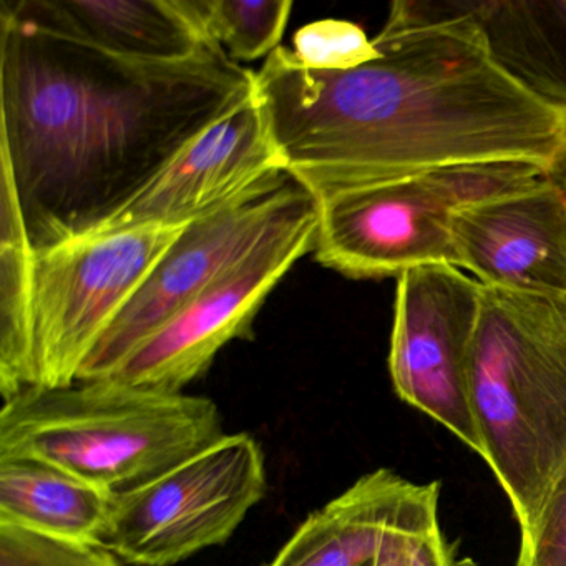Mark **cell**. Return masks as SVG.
<instances>
[{
  "label": "cell",
  "mask_w": 566,
  "mask_h": 566,
  "mask_svg": "<svg viewBox=\"0 0 566 566\" xmlns=\"http://www.w3.org/2000/svg\"><path fill=\"white\" fill-rule=\"evenodd\" d=\"M439 482L422 485L402 518L386 533L376 556L366 566H412L420 536L439 523Z\"/></svg>",
  "instance_id": "obj_22"
},
{
  "label": "cell",
  "mask_w": 566,
  "mask_h": 566,
  "mask_svg": "<svg viewBox=\"0 0 566 566\" xmlns=\"http://www.w3.org/2000/svg\"><path fill=\"white\" fill-rule=\"evenodd\" d=\"M549 177L522 161L455 165L336 195L317 203L314 258L350 280H382L423 264L455 266L460 208Z\"/></svg>",
  "instance_id": "obj_5"
},
{
  "label": "cell",
  "mask_w": 566,
  "mask_h": 566,
  "mask_svg": "<svg viewBox=\"0 0 566 566\" xmlns=\"http://www.w3.org/2000/svg\"><path fill=\"white\" fill-rule=\"evenodd\" d=\"M291 51L304 67L324 72L353 71L379 57L359 25L336 19L303 25L294 34Z\"/></svg>",
  "instance_id": "obj_19"
},
{
  "label": "cell",
  "mask_w": 566,
  "mask_h": 566,
  "mask_svg": "<svg viewBox=\"0 0 566 566\" xmlns=\"http://www.w3.org/2000/svg\"><path fill=\"white\" fill-rule=\"evenodd\" d=\"M0 394L11 399L25 389L29 297L34 247L14 185L0 174Z\"/></svg>",
  "instance_id": "obj_17"
},
{
  "label": "cell",
  "mask_w": 566,
  "mask_h": 566,
  "mask_svg": "<svg viewBox=\"0 0 566 566\" xmlns=\"http://www.w3.org/2000/svg\"><path fill=\"white\" fill-rule=\"evenodd\" d=\"M256 72L210 42L138 62L0 8V171L34 250L94 233L187 145L254 97Z\"/></svg>",
  "instance_id": "obj_2"
},
{
  "label": "cell",
  "mask_w": 566,
  "mask_h": 566,
  "mask_svg": "<svg viewBox=\"0 0 566 566\" xmlns=\"http://www.w3.org/2000/svg\"><path fill=\"white\" fill-rule=\"evenodd\" d=\"M284 174L283 158L254 94L187 145L140 193L88 237L187 227Z\"/></svg>",
  "instance_id": "obj_11"
},
{
  "label": "cell",
  "mask_w": 566,
  "mask_h": 566,
  "mask_svg": "<svg viewBox=\"0 0 566 566\" xmlns=\"http://www.w3.org/2000/svg\"><path fill=\"white\" fill-rule=\"evenodd\" d=\"M98 543L71 542L0 523V566H125Z\"/></svg>",
  "instance_id": "obj_20"
},
{
  "label": "cell",
  "mask_w": 566,
  "mask_h": 566,
  "mask_svg": "<svg viewBox=\"0 0 566 566\" xmlns=\"http://www.w3.org/2000/svg\"><path fill=\"white\" fill-rule=\"evenodd\" d=\"M353 71L276 49L254 94L286 174L316 200L455 165L522 161L559 177L566 108L510 77L457 2H394Z\"/></svg>",
  "instance_id": "obj_1"
},
{
  "label": "cell",
  "mask_w": 566,
  "mask_h": 566,
  "mask_svg": "<svg viewBox=\"0 0 566 566\" xmlns=\"http://www.w3.org/2000/svg\"><path fill=\"white\" fill-rule=\"evenodd\" d=\"M518 566H566V472L546 496L533 528L520 539Z\"/></svg>",
  "instance_id": "obj_21"
},
{
  "label": "cell",
  "mask_w": 566,
  "mask_h": 566,
  "mask_svg": "<svg viewBox=\"0 0 566 566\" xmlns=\"http://www.w3.org/2000/svg\"><path fill=\"white\" fill-rule=\"evenodd\" d=\"M420 489L389 469L366 473L314 510L268 566H366Z\"/></svg>",
  "instance_id": "obj_14"
},
{
  "label": "cell",
  "mask_w": 566,
  "mask_h": 566,
  "mask_svg": "<svg viewBox=\"0 0 566 566\" xmlns=\"http://www.w3.org/2000/svg\"><path fill=\"white\" fill-rule=\"evenodd\" d=\"M185 228H138L35 250L25 389L77 382L105 331Z\"/></svg>",
  "instance_id": "obj_6"
},
{
  "label": "cell",
  "mask_w": 566,
  "mask_h": 566,
  "mask_svg": "<svg viewBox=\"0 0 566 566\" xmlns=\"http://www.w3.org/2000/svg\"><path fill=\"white\" fill-rule=\"evenodd\" d=\"M42 28L108 54L138 62H178L197 55L205 35L190 0H8Z\"/></svg>",
  "instance_id": "obj_13"
},
{
  "label": "cell",
  "mask_w": 566,
  "mask_h": 566,
  "mask_svg": "<svg viewBox=\"0 0 566 566\" xmlns=\"http://www.w3.org/2000/svg\"><path fill=\"white\" fill-rule=\"evenodd\" d=\"M190 6L205 35L237 64L268 59L280 49L293 11L290 0H190Z\"/></svg>",
  "instance_id": "obj_18"
},
{
  "label": "cell",
  "mask_w": 566,
  "mask_h": 566,
  "mask_svg": "<svg viewBox=\"0 0 566 566\" xmlns=\"http://www.w3.org/2000/svg\"><path fill=\"white\" fill-rule=\"evenodd\" d=\"M483 286L449 263L397 277L389 373L397 396L482 455L469 392V363Z\"/></svg>",
  "instance_id": "obj_10"
},
{
  "label": "cell",
  "mask_w": 566,
  "mask_h": 566,
  "mask_svg": "<svg viewBox=\"0 0 566 566\" xmlns=\"http://www.w3.org/2000/svg\"><path fill=\"white\" fill-rule=\"evenodd\" d=\"M266 490L258 440L224 433L164 475L115 493L101 545L134 566L178 565L227 543Z\"/></svg>",
  "instance_id": "obj_7"
},
{
  "label": "cell",
  "mask_w": 566,
  "mask_h": 566,
  "mask_svg": "<svg viewBox=\"0 0 566 566\" xmlns=\"http://www.w3.org/2000/svg\"><path fill=\"white\" fill-rule=\"evenodd\" d=\"M307 197L311 195L284 174L187 224L105 331L77 380L114 377L135 350L184 313Z\"/></svg>",
  "instance_id": "obj_8"
},
{
  "label": "cell",
  "mask_w": 566,
  "mask_h": 566,
  "mask_svg": "<svg viewBox=\"0 0 566 566\" xmlns=\"http://www.w3.org/2000/svg\"><path fill=\"white\" fill-rule=\"evenodd\" d=\"M455 266L485 287L566 296V190L542 177L452 218Z\"/></svg>",
  "instance_id": "obj_12"
},
{
  "label": "cell",
  "mask_w": 566,
  "mask_h": 566,
  "mask_svg": "<svg viewBox=\"0 0 566 566\" xmlns=\"http://www.w3.org/2000/svg\"><path fill=\"white\" fill-rule=\"evenodd\" d=\"M562 181H563V185H565V190H566V168H565V171H563V174H562Z\"/></svg>",
  "instance_id": "obj_24"
},
{
  "label": "cell",
  "mask_w": 566,
  "mask_h": 566,
  "mask_svg": "<svg viewBox=\"0 0 566 566\" xmlns=\"http://www.w3.org/2000/svg\"><path fill=\"white\" fill-rule=\"evenodd\" d=\"M316 234L317 203L307 197L108 379L185 392L227 344L250 339L264 301L301 258L313 253Z\"/></svg>",
  "instance_id": "obj_9"
},
{
  "label": "cell",
  "mask_w": 566,
  "mask_h": 566,
  "mask_svg": "<svg viewBox=\"0 0 566 566\" xmlns=\"http://www.w3.org/2000/svg\"><path fill=\"white\" fill-rule=\"evenodd\" d=\"M224 433L208 397L118 379L32 387L0 410V457L48 463L112 495L164 475Z\"/></svg>",
  "instance_id": "obj_4"
},
{
  "label": "cell",
  "mask_w": 566,
  "mask_h": 566,
  "mask_svg": "<svg viewBox=\"0 0 566 566\" xmlns=\"http://www.w3.org/2000/svg\"><path fill=\"white\" fill-rule=\"evenodd\" d=\"M469 392L480 457L526 535L566 472V296L483 286Z\"/></svg>",
  "instance_id": "obj_3"
},
{
  "label": "cell",
  "mask_w": 566,
  "mask_h": 566,
  "mask_svg": "<svg viewBox=\"0 0 566 566\" xmlns=\"http://www.w3.org/2000/svg\"><path fill=\"white\" fill-rule=\"evenodd\" d=\"M457 8L510 77L566 108V0H486Z\"/></svg>",
  "instance_id": "obj_15"
},
{
  "label": "cell",
  "mask_w": 566,
  "mask_h": 566,
  "mask_svg": "<svg viewBox=\"0 0 566 566\" xmlns=\"http://www.w3.org/2000/svg\"><path fill=\"white\" fill-rule=\"evenodd\" d=\"M457 543H450L443 535L439 523L430 526L419 542L413 553L412 566H470V559L457 556Z\"/></svg>",
  "instance_id": "obj_23"
},
{
  "label": "cell",
  "mask_w": 566,
  "mask_h": 566,
  "mask_svg": "<svg viewBox=\"0 0 566 566\" xmlns=\"http://www.w3.org/2000/svg\"><path fill=\"white\" fill-rule=\"evenodd\" d=\"M112 496L48 463L0 457V523L101 545Z\"/></svg>",
  "instance_id": "obj_16"
}]
</instances>
